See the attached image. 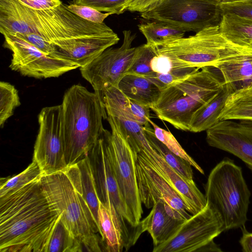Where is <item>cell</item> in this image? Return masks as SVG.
<instances>
[{
    "label": "cell",
    "mask_w": 252,
    "mask_h": 252,
    "mask_svg": "<svg viewBox=\"0 0 252 252\" xmlns=\"http://www.w3.org/2000/svg\"><path fill=\"white\" fill-rule=\"evenodd\" d=\"M87 156L99 201L109 210L115 209L132 226L131 217L121 194L113 167L111 132L103 128Z\"/></svg>",
    "instance_id": "obj_11"
},
{
    "label": "cell",
    "mask_w": 252,
    "mask_h": 252,
    "mask_svg": "<svg viewBox=\"0 0 252 252\" xmlns=\"http://www.w3.org/2000/svg\"><path fill=\"white\" fill-rule=\"evenodd\" d=\"M219 26L220 32L231 42L241 46H251L252 19L224 13Z\"/></svg>",
    "instance_id": "obj_24"
},
{
    "label": "cell",
    "mask_w": 252,
    "mask_h": 252,
    "mask_svg": "<svg viewBox=\"0 0 252 252\" xmlns=\"http://www.w3.org/2000/svg\"><path fill=\"white\" fill-rule=\"evenodd\" d=\"M138 29L146 39V44L158 47L162 44L184 37L186 32L170 24L157 21L142 23Z\"/></svg>",
    "instance_id": "obj_28"
},
{
    "label": "cell",
    "mask_w": 252,
    "mask_h": 252,
    "mask_svg": "<svg viewBox=\"0 0 252 252\" xmlns=\"http://www.w3.org/2000/svg\"><path fill=\"white\" fill-rule=\"evenodd\" d=\"M220 3V4L222 3H230L235 1H238L240 0H217Z\"/></svg>",
    "instance_id": "obj_46"
},
{
    "label": "cell",
    "mask_w": 252,
    "mask_h": 252,
    "mask_svg": "<svg viewBox=\"0 0 252 252\" xmlns=\"http://www.w3.org/2000/svg\"><path fill=\"white\" fill-rule=\"evenodd\" d=\"M144 130L150 145L155 151L182 176L189 181H194L192 166L190 163L171 152L156 137L150 124L144 126Z\"/></svg>",
    "instance_id": "obj_27"
},
{
    "label": "cell",
    "mask_w": 252,
    "mask_h": 252,
    "mask_svg": "<svg viewBox=\"0 0 252 252\" xmlns=\"http://www.w3.org/2000/svg\"><path fill=\"white\" fill-rule=\"evenodd\" d=\"M76 164L80 171V185L83 196L87 202L98 225V212L100 201L97 196L88 156L80 160Z\"/></svg>",
    "instance_id": "obj_30"
},
{
    "label": "cell",
    "mask_w": 252,
    "mask_h": 252,
    "mask_svg": "<svg viewBox=\"0 0 252 252\" xmlns=\"http://www.w3.org/2000/svg\"><path fill=\"white\" fill-rule=\"evenodd\" d=\"M159 0H134L128 6L126 11L137 12L141 14L153 9Z\"/></svg>",
    "instance_id": "obj_43"
},
{
    "label": "cell",
    "mask_w": 252,
    "mask_h": 252,
    "mask_svg": "<svg viewBox=\"0 0 252 252\" xmlns=\"http://www.w3.org/2000/svg\"><path fill=\"white\" fill-rule=\"evenodd\" d=\"M152 126L156 137L161 141L169 150L175 154L183 158L201 174H204L203 169L200 166L190 157L182 147L173 135L169 131L166 130L154 123L150 121Z\"/></svg>",
    "instance_id": "obj_35"
},
{
    "label": "cell",
    "mask_w": 252,
    "mask_h": 252,
    "mask_svg": "<svg viewBox=\"0 0 252 252\" xmlns=\"http://www.w3.org/2000/svg\"><path fill=\"white\" fill-rule=\"evenodd\" d=\"M21 104L18 93L11 84L0 82V126L2 127L6 120L13 114L14 109Z\"/></svg>",
    "instance_id": "obj_33"
},
{
    "label": "cell",
    "mask_w": 252,
    "mask_h": 252,
    "mask_svg": "<svg viewBox=\"0 0 252 252\" xmlns=\"http://www.w3.org/2000/svg\"><path fill=\"white\" fill-rule=\"evenodd\" d=\"M11 34L15 35L24 39L45 54L52 56L54 51L52 45L38 33H30L25 35L16 33Z\"/></svg>",
    "instance_id": "obj_41"
},
{
    "label": "cell",
    "mask_w": 252,
    "mask_h": 252,
    "mask_svg": "<svg viewBox=\"0 0 252 252\" xmlns=\"http://www.w3.org/2000/svg\"><path fill=\"white\" fill-rule=\"evenodd\" d=\"M42 171L37 163L32 162L22 172L11 178H1L0 198L12 193L27 184L40 178Z\"/></svg>",
    "instance_id": "obj_31"
},
{
    "label": "cell",
    "mask_w": 252,
    "mask_h": 252,
    "mask_svg": "<svg viewBox=\"0 0 252 252\" xmlns=\"http://www.w3.org/2000/svg\"><path fill=\"white\" fill-rule=\"evenodd\" d=\"M40 181L47 199L65 227L81 243L82 252H103L98 225L82 194L77 165L42 175Z\"/></svg>",
    "instance_id": "obj_2"
},
{
    "label": "cell",
    "mask_w": 252,
    "mask_h": 252,
    "mask_svg": "<svg viewBox=\"0 0 252 252\" xmlns=\"http://www.w3.org/2000/svg\"><path fill=\"white\" fill-rule=\"evenodd\" d=\"M62 105V132L67 167L85 158L104 128L107 118L104 103L95 93L74 85L64 93Z\"/></svg>",
    "instance_id": "obj_3"
},
{
    "label": "cell",
    "mask_w": 252,
    "mask_h": 252,
    "mask_svg": "<svg viewBox=\"0 0 252 252\" xmlns=\"http://www.w3.org/2000/svg\"><path fill=\"white\" fill-rule=\"evenodd\" d=\"M204 189L207 203L219 215L224 231L245 225L251 193L241 167L224 158L211 171Z\"/></svg>",
    "instance_id": "obj_6"
},
{
    "label": "cell",
    "mask_w": 252,
    "mask_h": 252,
    "mask_svg": "<svg viewBox=\"0 0 252 252\" xmlns=\"http://www.w3.org/2000/svg\"><path fill=\"white\" fill-rule=\"evenodd\" d=\"M38 121L39 128L32 160L39 165L42 175L65 170L68 167L62 132V105L43 108Z\"/></svg>",
    "instance_id": "obj_12"
},
{
    "label": "cell",
    "mask_w": 252,
    "mask_h": 252,
    "mask_svg": "<svg viewBox=\"0 0 252 252\" xmlns=\"http://www.w3.org/2000/svg\"><path fill=\"white\" fill-rule=\"evenodd\" d=\"M136 165L140 198L147 208L162 201L179 212L185 220L191 216L188 206L177 192L137 155Z\"/></svg>",
    "instance_id": "obj_16"
},
{
    "label": "cell",
    "mask_w": 252,
    "mask_h": 252,
    "mask_svg": "<svg viewBox=\"0 0 252 252\" xmlns=\"http://www.w3.org/2000/svg\"><path fill=\"white\" fill-rule=\"evenodd\" d=\"M242 236L239 243L242 251L244 252H252V232H248L245 225L241 227Z\"/></svg>",
    "instance_id": "obj_44"
},
{
    "label": "cell",
    "mask_w": 252,
    "mask_h": 252,
    "mask_svg": "<svg viewBox=\"0 0 252 252\" xmlns=\"http://www.w3.org/2000/svg\"><path fill=\"white\" fill-rule=\"evenodd\" d=\"M2 35L5 38L3 46L12 52L9 67L24 76L37 78L58 77L79 67L68 61L45 54L15 35Z\"/></svg>",
    "instance_id": "obj_14"
},
{
    "label": "cell",
    "mask_w": 252,
    "mask_h": 252,
    "mask_svg": "<svg viewBox=\"0 0 252 252\" xmlns=\"http://www.w3.org/2000/svg\"><path fill=\"white\" fill-rule=\"evenodd\" d=\"M111 128V156L119 190L131 219L136 226L143 210L136 176L137 154L128 142L124 130L114 117L107 116Z\"/></svg>",
    "instance_id": "obj_8"
},
{
    "label": "cell",
    "mask_w": 252,
    "mask_h": 252,
    "mask_svg": "<svg viewBox=\"0 0 252 252\" xmlns=\"http://www.w3.org/2000/svg\"><path fill=\"white\" fill-rule=\"evenodd\" d=\"M120 38L114 32L91 37L75 39L53 46L52 56L85 66L104 50L116 44Z\"/></svg>",
    "instance_id": "obj_18"
},
{
    "label": "cell",
    "mask_w": 252,
    "mask_h": 252,
    "mask_svg": "<svg viewBox=\"0 0 252 252\" xmlns=\"http://www.w3.org/2000/svg\"><path fill=\"white\" fill-rule=\"evenodd\" d=\"M67 7L79 17L95 23H103L107 17L112 14L111 13H104L91 7L74 3L67 5Z\"/></svg>",
    "instance_id": "obj_38"
},
{
    "label": "cell",
    "mask_w": 252,
    "mask_h": 252,
    "mask_svg": "<svg viewBox=\"0 0 252 252\" xmlns=\"http://www.w3.org/2000/svg\"><path fill=\"white\" fill-rule=\"evenodd\" d=\"M151 67L153 72L158 74H166L177 68H185L180 66L168 57L158 53L152 60Z\"/></svg>",
    "instance_id": "obj_40"
},
{
    "label": "cell",
    "mask_w": 252,
    "mask_h": 252,
    "mask_svg": "<svg viewBox=\"0 0 252 252\" xmlns=\"http://www.w3.org/2000/svg\"><path fill=\"white\" fill-rule=\"evenodd\" d=\"M198 252H222V251L213 240L199 249Z\"/></svg>",
    "instance_id": "obj_45"
},
{
    "label": "cell",
    "mask_w": 252,
    "mask_h": 252,
    "mask_svg": "<svg viewBox=\"0 0 252 252\" xmlns=\"http://www.w3.org/2000/svg\"><path fill=\"white\" fill-rule=\"evenodd\" d=\"M217 68L232 93L252 84V56L223 63Z\"/></svg>",
    "instance_id": "obj_26"
},
{
    "label": "cell",
    "mask_w": 252,
    "mask_h": 252,
    "mask_svg": "<svg viewBox=\"0 0 252 252\" xmlns=\"http://www.w3.org/2000/svg\"><path fill=\"white\" fill-rule=\"evenodd\" d=\"M107 116L116 118L122 126L126 139L137 154L144 149L151 147L145 135L144 126L132 119L123 109L113 102L103 99Z\"/></svg>",
    "instance_id": "obj_23"
},
{
    "label": "cell",
    "mask_w": 252,
    "mask_h": 252,
    "mask_svg": "<svg viewBox=\"0 0 252 252\" xmlns=\"http://www.w3.org/2000/svg\"><path fill=\"white\" fill-rule=\"evenodd\" d=\"M220 5L223 13H232L252 19V0H243Z\"/></svg>",
    "instance_id": "obj_39"
},
{
    "label": "cell",
    "mask_w": 252,
    "mask_h": 252,
    "mask_svg": "<svg viewBox=\"0 0 252 252\" xmlns=\"http://www.w3.org/2000/svg\"><path fill=\"white\" fill-rule=\"evenodd\" d=\"M225 231L218 213L208 203L185 220L176 233L164 243L154 247L153 252H198Z\"/></svg>",
    "instance_id": "obj_13"
},
{
    "label": "cell",
    "mask_w": 252,
    "mask_h": 252,
    "mask_svg": "<svg viewBox=\"0 0 252 252\" xmlns=\"http://www.w3.org/2000/svg\"><path fill=\"white\" fill-rule=\"evenodd\" d=\"M117 87L129 99L149 107L158 101L161 90L144 76L126 73Z\"/></svg>",
    "instance_id": "obj_21"
},
{
    "label": "cell",
    "mask_w": 252,
    "mask_h": 252,
    "mask_svg": "<svg viewBox=\"0 0 252 252\" xmlns=\"http://www.w3.org/2000/svg\"><path fill=\"white\" fill-rule=\"evenodd\" d=\"M231 93V89L224 83L220 91L194 113L189 131L199 132L207 130L219 122L226 99Z\"/></svg>",
    "instance_id": "obj_22"
},
{
    "label": "cell",
    "mask_w": 252,
    "mask_h": 252,
    "mask_svg": "<svg viewBox=\"0 0 252 252\" xmlns=\"http://www.w3.org/2000/svg\"><path fill=\"white\" fill-rule=\"evenodd\" d=\"M134 0H73V3L94 8L100 12L120 14Z\"/></svg>",
    "instance_id": "obj_36"
},
{
    "label": "cell",
    "mask_w": 252,
    "mask_h": 252,
    "mask_svg": "<svg viewBox=\"0 0 252 252\" xmlns=\"http://www.w3.org/2000/svg\"></svg>",
    "instance_id": "obj_49"
},
{
    "label": "cell",
    "mask_w": 252,
    "mask_h": 252,
    "mask_svg": "<svg viewBox=\"0 0 252 252\" xmlns=\"http://www.w3.org/2000/svg\"><path fill=\"white\" fill-rule=\"evenodd\" d=\"M157 54L156 47L146 43L136 47L133 60L127 73L145 77L153 72L151 63Z\"/></svg>",
    "instance_id": "obj_34"
},
{
    "label": "cell",
    "mask_w": 252,
    "mask_h": 252,
    "mask_svg": "<svg viewBox=\"0 0 252 252\" xmlns=\"http://www.w3.org/2000/svg\"><path fill=\"white\" fill-rule=\"evenodd\" d=\"M219 120H252V84L229 94Z\"/></svg>",
    "instance_id": "obj_25"
},
{
    "label": "cell",
    "mask_w": 252,
    "mask_h": 252,
    "mask_svg": "<svg viewBox=\"0 0 252 252\" xmlns=\"http://www.w3.org/2000/svg\"><path fill=\"white\" fill-rule=\"evenodd\" d=\"M25 6L35 10H44L60 5V0H18Z\"/></svg>",
    "instance_id": "obj_42"
},
{
    "label": "cell",
    "mask_w": 252,
    "mask_h": 252,
    "mask_svg": "<svg viewBox=\"0 0 252 252\" xmlns=\"http://www.w3.org/2000/svg\"><path fill=\"white\" fill-rule=\"evenodd\" d=\"M206 141L231 154L252 171V120H221L206 130Z\"/></svg>",
    "instance_id": "obj_15"
},
{
    "label": "cell",
    "mask_w": 252,
    "mask_h": 252,
    "mask_svg": "<svg viewBox=\"0 0 252 252\" xmlns=\"http://www.w3.org/2000/svg\"><path fill=\"white\" fill-rule=\"evenodd\" d=\"M0 32L2 34L37 33L32 9L18 0H0Z\"/></svg>",
    "instance_id": "obj_20"
},
{
    "label": "cell",
    "mask_w": 252,
    "mask_h": 252,
    "mask_svg": "<svg viewBox=\"0 0 252 252\" xmlns=\"http://www.w3.org/2000/svg\"><path fill=\"white\" fill-rule=\"evenodd\" d=\"M161 90L151 109L160 120L175 128L189 130L194 113L214 96L224 83L220 70L204 67Z\"/></svg>",
    "instance_id": "obj_4"
},
{
    "label": "cell",
    "mask_w": 252,
    "mask_h": 252,
    "mask_svg": "<svg viewBox=\"0 0 252 252\" xmlns=\"http://www.w3.org/2000/svg\"><path fill=\"white\" fill-rule=\"evenodd\" d=\"M223 12L217 0H167L141 14L143 19L164 22L186 32L219 26Z\"/></svg>",
    "instance_id": "obj_7"
},
{
    "label": "cell",
    "mask_w": 252,
    "mask_h": 252,
    "mask_svg": "<svg viewBox=\"0 0 252 252\" xmlns=\"http://www.w3.org/2000/svg\"><path fill=\"white\" fill-rule=\"evenodd\" d=\"M199 69L192 67L177 68L166 74H158L153 72L145 77L162 90L174 82L181 79Z\"/></svg>",
    "instance_id": "obj_37"
},
{
    "label": "cell",
    "mask_w": 252,
    "mask_h": 252,
    "mask_svg": "<svg viewBox=\"0 0 252 252\" xmlns=\"http://www.w3.org/2000/svg\"><path fill=\"white\" fill-rule=\"evenodd\" d=\"M60 218L40 178L0 197V252H47Z\"/></svg>",
    "instance_id": "obj_1"
},
{
    "label": "cell",
    "mask_w": 252,
    "mask_h": 252,
    "mask_svg": "<svg viewBox=\"0 0 252 252\" xmlns=\"http://www.w3.org/2000/svg\"><path fill=\"white\" fill-rule=\"evenodd\" d=\"M185 220L179 212L159 201L155 204L149 215L140 221L137 231L140 236L147 231L155 247L171 238Z\"/></svg>",
    "instance_id": "obj_19"
},
{
    "label": "cell",
    "mask_w": 252,
    "mask_h": 252,
    "mask_svg": "<svg viewBox=\"0 0 252 252\" xmlns=\"http://www.w3.org/2000/svg\"><path fill=\"white\" fill-rule=\"evenodd\" d=\"M145 162L159 174L179 194L188 206L190 213L194 215L207 204L204 195L194 181H189L171 168L151 147L137 154Z\"/></svg>",
    "instance_id": "obj_17"
},
{
    "label": "cell",
    "mask_w": 252,
    "mask_h": 252,
    "mask_svg": "<svg viewBox=\"0 0 252 252\" xmlns=\"http://www.w3.org/2000/svg\"><path fill=\"white\" fill-rule=\"evenodd\" d=\"M251 46H252V43L251 44Z\"/></svg>",
    "instance_id": "obj_48"
},
{
    "label": "cell",
    "mask_w": 252,
    "mask_h": 252,
    "mask_svg": "<svg viewBox=\"0 0 252 252\" xmlns=\"http://www.w3.org/2000/svg\"><path fill=\"white\" fill-rule=\"evenodd\" d=\"M123 34L121 47L107 48L90 63L80 67L82 77L91 84L102 100L105 91L117 86L127 73L134 57L136 47H131V44L135 35L130 30L123 31Z\"/></svg>",
    "instance_id": "obj_10"
},
{
    "label": "cell",
    "mask_w": 252,
    "mask_h": 252,
    "mask_svg": "<svg viewBox=\"0 0 252 252\" xmlns=\"http://www.w3.org/2000/svg\"><path fill=\"white\" fill-rule=\"evenodd\" d=\"M81 244L64 225L61 218L52 235L47 252H80Z\"/></svg>",
    "instance_id": "obj_32"
},
{
    "label": "cell",
    "mask_w": 252,
    "mask_h": 252,
    "mask_svg": "<svg viewBox=\"0 0 252 252\" xmlns=\"http://www.w3.org/2000/svg\"><path fill=\"white\" fill-rule=\"evenodd\" d=\"M158 53L182 67L201 69L252 56V46H241L228 40L219 26L205 28L194 35L167 42L156 47Z\"/></svg>",
    "instance_id": "obj_5"
},
{
    "label": "cell",
    "mask_w": 252,
    "mask_h": 252,
    "mask_svg": "<svg viewBox=\"0 0 252 252\" xmlns=\"http://www.w3.org/2000/svg\"><path fill=\"white\" fill-rule=\"evenodd\" d=\"M165 0H159L158 3L157 4H158V3L160 2H162V1H165Z\"/></svg>",
    "instance_id": "obj_47"
},
{
    "label": "cell",
    "mask_w": 252,
    "mask_h": 252,
    "mask_svg": "<svg viewBox=\"0 0 252 252\" xmlns=\"http://www.w3.org/2000/svg\"><path fill=\"white\" fill-rule=\"evenodd\" d=\"M124 110L134 120L145 126L150 124L151 108L127 98L117 87L113 86L104 93L102 98Z\"/></svg>",
    "instance_id": "obj_29"
},
{
    "label": "cell",
    "mask_w": 252,
    "mask_h": 252,
    "mask_svg": "<svg viewBox=\"0 0 252 252\" xmlns=\"http://www.w3.org/2000/svg\"><path fill=\"white\" fill-rule=\"evenodd\" d=\"M32 11L37 32L52 45L114 32L104 22H91L75 14L63 3L53 8Z\"/></svg>",
    "instance_id": "obj_9"
}]
</instances>
